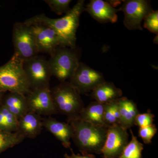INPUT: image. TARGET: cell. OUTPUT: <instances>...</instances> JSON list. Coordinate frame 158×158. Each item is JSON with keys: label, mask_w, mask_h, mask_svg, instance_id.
<instances>
[{"label": "cell", "mask_w": 158, "mask_h": 158, "mask_svg": "<svg viewBox=\"0 0 158 158\" xmlns=\"http://www.w3.org/2000/svg\"><path fill=\"white\" fill-rule=\"evenodd\" d=\"M155 116L148 110L147 113H139L136 116L134 125L137 126L139 128L146 127L153 124Z\"/></svg>", "instance_id": "484cf974"}, {"label": "cell", "mask_w": 158, "mask_h": 158, "mask_svg": "<svg viewBox=\"0 0 158 158\" xmlns=\"http://www.w3.org/2000/svg\"><path fill=\"white\" fill-rule=\"evenodd\" d=\"M85 1L79 0L72 9L61 18H50L45 14L36 15L24 22L28 25L40 24L51 28L56 34L60 46L75 49L76 46V33L81 14L85 11Z\"/></svg>", "instance_id": "6da1fadb"}, {"label": "cell", "mask_w": 158, "mask_h": 158, "mask_svg": "<svg viewBox=\"0 0 158 158\" xmlns=\"http://www.w3.org/2000/svg\"><path fill=\"white\" fill-rule=\"evenodd\" d=\"M51 10L59 15L66 13L70 10L69 5L71 0H44Z\"/></svg>", "instance_id": "cb8c5ba5"}, {"label": "cell", "mask_w": 158, "mask_h": 158, "mask_svg": "<svg viewBox=\"0 0 158 158\" xmlns=\"http://www.w3.org/2000/svg\"><path fill=\"white\" fill-rule=\"evenodd\" d=\"M12 40L14 53L23 62L38 55V49L31 26L24 22L15 23L13 26Z\"/></svg>", "instance_id": "8992f818"}, {"label": "cell", "mask_w": 158, "mask_h": 158, "mask_svg": "<svg viewBox=\"0 0 158 158\" xmlns=\"http://www.w3.org/2000/svg\"><path fill=\"white\" fill-rule=\"evenodd\" d=\"M130 132L131 134V140L118 158H142V152L144 149V145L138 141L137 137L134 135L131 130H130Z\"/></svg>", "instance_id": "603a6c76"}, {"label": "cell", "mask_w": 158, "mask_h": 158, "mask_svg": "<svg viewBox=\"0 0 158 158\" xmlns=\"http://www.w3.org/2000/svg\"><path fill=\"white\" fill-rule=\"evenodd\" d=\"M74 49L59 46L48 60L52 76L61 82L69 80L79 63Z\"/></svg>", "instance_id": "5b68a950"}, {"label": "cell", "mask_w": 158, "mask_h": 158, "mask_svg": "<svg viewBox=\"0 0 158 158\" xmlns=\"http://www.w3.org/2000/svg\"><path fill=\"white\" fill-rule=\"evenodd\" d=\"M104 108L105 104L96 101L91 102L84 107L77 118L94 125L106 127L103 121Z\"/></svg>", "instance_id": "d6986e66"}, {"label": "cell", "mask_w": 158, "mask_h": 158, "mask_svg": "<svg viewBox=\"0 0 158 158\" xmlns=\"http://www.w3.org/2000/svg\"><path fill=\"white\" fill-rule=\"evenodd\" d=\"M69 80L71 85L81 94L92 92L98 85L105 81L102 73L80 62Z\"/></svg>", "instance_id": "9c48e42d"}, {"label": "cell", "mask_w": 158, "mask_h": 158, "mask_svg": "<svg viewBox=\"0 0 158 158\" xmlns=\"http://www.w3.org/2000/svg\"><path fill=\"white\" fill-rule=\"evenodd\" d=\"M26 96L29 112L36 113L40 116H50L58 113L50 87L31 89Z\"/></svg>", "instance_id": "30bf717a"}, {"label": "cell", "mask_w": 158, "mask_h": 158, "mask_svg": "<svg viewBox=\"0 0 158 158\" xmlns=\"http://www.w3.org/2000/svg\"><path fill=\"white\" fill-rule=\"evenodd\" d=\"M25 139L18 132L9 133L0 130V154L21 143Z\"/></svg>", "instance_id": "7402d4cb"}, {"label": "cell", "mask_w": 158, "mask_h": 158, "mask_svg": "<svg viewBox=\"0 0 158 158\" xmlns=\"http://www.w3.org/2000/svg\"><path fill=\"white\" fill-rule=\"evenodd\" d=\"M120 125L126 129L131 128L134 126L136 116L139 113L137 105L133 101L125 97L118 99Z\"/></svg>", "instance_id": "ac0fdd59"}, {"label": "cell", "mask_w": 158, "mask_h": 158, "mask_svg": "<svg viewBox=\"0 0 158 158\" xmlns=\"http://www.w3.org/2000/svg\"><path fill=\"white\" fill-rule=\"evenodd\" d=\"M42 123L43 127L60 141L65 148H70L73 130L69 123L58 121L51 116L42 118Z\"/></svg>", "instance_id": "5bb4252c"}, {"label": "cell", "mask_w": 158, "mask_h": 158, "mask_svg": "<svg viewBox=\"0 0 158 158\" xmlns=\"http://www.w3.org/2000/svg\"><path fill=\"white\" fill-rule=\"evenodd\" d=\"M18 119L4 106H0V130L7 132H17Z\"/></svg>", "instance_id": "44dd1931"}, {"label": "cell", "mask_w": 158, "mask_h": 158, "mask_svg": "<svg viewBox=\"0 0 158 158\" xmlns=\"http://www.w3.org/2000/svg\"><path fill=\"white\" fill-rule=\"evenodd\" d=\"M122 90L112 82L105 81L100 84L91 92V97L95 101L105 104L121 98Z\"/></svg>", "instance_id": "e0dca14e"}, {"label": "cell", "mask_w": 158, "mask_h": 158, "mask_svg": "<svg viewBox=\"0 0 158 158\" xmlns=\"http://www.w3.org/2000/svg\"><path fill=\"white\" fill-rule=\"evenodd\" d=\"M43 127L41 116L28 112L19 119L17 132L25 138L34 139L40 135Z\"/></svg>", "instance_id": "9a60e30c"}, {"label": "cell", "mask_w": 158, "mask_h": 158, "mask_svg": "<svg viewBox=\"0 0 158 158\" xmlns=\"http://www.w3.org/2000/svg\"><path fill=\"white\" fill-rule=\"evenodd\" d=\"M51 91L58 113L67 116L68 119L78 117L85 106L81 94L69 82H61Z\"/></svg>", "instance_id": "277c9868"}, {"label": "cell", "mask_w": 158, "mask_h": 158, "mask_svg": "<svg viewBox=\"0 0 158 158\" xmlns=\"http://www.w3.org/2000/svg\"><path fill=\"white\" fill-rule=\"evenodd\" d=\"M127 130L120 125L107 128V136L102 150L103 158H118L129 143Z\"/></svg>", "instance_id": "8fae6325"}, {"label": "cell", "mask_w": 158, "mask_h": 158, "mask_svg": "<svg viewBox=\"0 0 158 158\" xmlns=\"http://www.w3.org/2000/svg\"><path fill=\"white\" fill-rule=\"evenodd\" d=\"M118 99L105 104L103 121L106 127L120 125V114Z\"/></svg>", "instance_id": "ffe728a7"}, {"label": "cell", "mask_w": 158, "mask_h": 158, "mask_svg": "<svg viewBox=\"0 0 158 158\" xmlns=\"http://www.w3.org/2000/svg\"><path fill=\"white\" fill-rule=\"evenodd\" d=\"M157 132L156 125L153 124L146 127L139 128L138 135L141 137L144 144H151L152 140Z\"/></svg>", "instance_id": "4316f807"}, {"label": "cell", "mask_w": 158, "mask_h": 158, "mask_svg": "<svg viewBox=\"0 0 158 158\" xmlns=\"http://www.w3.org/2000/svg\"><path fill=\"white\" fill-rule=\"evenodd\" d=\"M2 104L18 119L29 112L25 95L19 92H9L3 96Z\"/></svg>", "instance_id": "2e32d148"}, {"label": "cell", "mask_w": 158, "mask_h": 158, "mask_svg": "<svg viewBox=\"0 0 158 158\" xmlns=\"http://www.w3.org/2000/svg\"><path fill=\"white\" fill-rule=\"evenodd\" d=\"M124 14L123 24L128 30L142 31L141 23L152 12L150 2L146 0H127L123 1L119 9Z\"/></svg>", "instance_id": "ba28073f"}, {"label": "cell", "mask_w": 158, "mask_h": 158, "mask_svg": "<svg viewBox=\"0 0 158 158\" xmlns=\"http://www.w3.org/2000/svg\"><path fill=\"white\" fill-rule=\"evenodd\" d=\"M23 63L14 53L7 63L0 66V92H19L26 95L31 91Z\"/></svg>", "instance_id": "3957f363"}, {"label": "cell", "mask_w": 158, "mask_h": 158, "mask_svg": "<svg viewBox=\"0 0 158 158\" xmlns=\"http://www.w3.org/2000/svg\"><path fill=\"white\" fill-rule=\"evenodd\" d=\"M29 26L34 32L38 52L52 56L60 46L59 37L56 32L51 28L40 24Z\"/></svg>", "instance_id": "7c38bea8"}, {"label": "cell", "mask_w": 158, "mask_h": 158, "mask_svg": "<svg viewBox=\"0 0 158 158\" xmlns=\"http://www.w3.org/2000/svg\"><path fill=\"white\" fill-rule=\"evenodd\" d=\"M6 93V92H0V106L2 105V100L3 96H4Z\"/></svg>", "instance_id": "f1b7e54d"}, {"label": "cell", "mask_w": 158, "mask_h": 158, "mask_svg": "<svg viewBox=\"0 0 158 158\" xmlns=\"http://www.w3.org/2000/svg\"><path fill=\"white\" fill-rule=\"evenodd\" d=\"M144 27L153 34L158 35V10L151 12L144 19Z\"/></svg>", "instance_id": "d4e9b609"}, {"label": "cell", "mask_w": 158, "mask_h": 158, "mask_svg": "<svg viewBox=\"0 0 158 158\" xmlns=\"http://www.w3.org/2000/svg\"><path fill=\"white\" fill-rule=\"evenodd\" d=\"M31 89L49 88L52 73L48 60L38 55L23 63Z\"/></svg>", "instance_id": "52a82bcc"}, {"label": "cell", "mask_w": 158, "mask_h": 158, "mask_svg": "<svg viewBox=\"0 0 158 158\" xmlns=\"http://www.w3.org/2000/svg\"><path fill=\"white\" fill-rule=\"evenodd\" d=\"M73 130L72 139L81 153L102 154L107 128L94 125L78 118L68 119Z\"/></svg>", "instance_id": "7a4b0ae2"}, {"label": "cell", "mask_w": 158, "mask_h": 158, "mask_svg": "<svg viewBox=\"0 0 158 158\" xmlns=\"http://www.w3.org/2000/svg\"><path fill=\"white\" fill-rule=\"evenodd\" d=\"M72 154L71 155H69L67 153L64 154V157L65 158H96L95 156L92 154L89 153H82V155L78 154H75L73 152V151L71 149Z\"/></svg>", "instance_id": "83f0119b"}, {"label": "cell", "mask_w": 158, "mask_h": 158, "mask_svg": "<svg viewBox=\"0 0 158 158\" xmlns=\"http://www.w3.org/2000/svg\"><path fill=\"white\" fill-rule=\"evenodd\" d=\"M85 11L88 12L99 23H114L117 21V12L120 10L115 9L109 2L102 0H91L85 6Z\"/></svg>", "instance_id": "4fadbf2b"}]
</instances>
